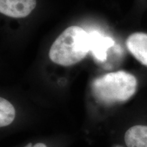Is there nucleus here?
I'll use <instances>...</instances> for the list:
<instances>
[{"instance_id": "obj_1", "label": "nucleus", "mask_w": 147, "mask_h": 147, "mask_svg": "<svg viewBox=\"0 0 147 147\" xmlns=\"http://www.w3.org/2000/svg\"><path fill=\"white\" fill-rule=\"evenodd\" d=\"M137 87L136 78L123 70L106 74L95 79L91 84L93 95L97 102L105 105L129 100L136 93Z\"/></svg>"}, {"instance_id": "obj_2", "label": "nucleus", "mask_w": 147, "mask_h": 147, "mask_svg": "<svg viewBox=\"0 0 147 147\" xmlns=\"http://www.w3.org/2000/svg\"><path fill=\"white\" fill-rule=\"evenodd\" d=\"M90 51L89 35L79 26H70L55 40L49 51V58L57 65H75Z\"/></svg>"}, {"instance_id": "obj_3", "label": "nucleus", "mask_w": 147, "mask_h": 147, "mask_svg": "<svg viewBox=\"0 0 147 147\" xmlns=\"http://www.w3.org/2000/svg\"><path fill=\"white\" fill-rule=\"evenodd\" d=\"M36 6V0H0L1 13L12 18L26 17Z\"/></svg>"}, {"instance_id": "obj_4", "label": "nucleus", "mask_w": 147, "mask_h": 147, "mask_svg": "<svg viewBox=\"0 0 147 147\" xmlns=\"http://www.w3.org/2000/svg\"><path fill=\"white\" fill-rule=\"evenodd\" d=\"M128 51L140 63L147 66V34L136 32L126 40Z\"/></svg>"}, {"instance_id": "obj_5", "label": "nucleus", "mask_w": 147, "mask_h": 147, "mask_svg": "<svg viewBox=\"0 0 147 147\" xmlns=\"http://www.w3.org/2000/svg\"><path fill=\"white\" fill-rule=\"evenodd\" d=\"M90 51L99 61H104L107 57V51L115 44L111 38L104 36L97 32L89 33Z\"/></svg>"}, {"instance_id": "obj_6", "label": "nucleus", "mask_w": 147, "mask_h": 147, "mask_svg": "<svg viewBox=\"0 0 147 147\" xmlns=\"http://www.w3.org/2000/svg\"><path fill=\"white\" fill-rule=\"evenodd\" d=\"M124 140L127 147H147V125L130 127L125 134Z\"/></svg>"}, {"instance_id": "obj_7", "label": "nucleus", "mask_w": 147, "mask_h": 147, "mask_svg": "<svg viewBox=\"0 0 147 147\" xmlns=\"http://www.w3.org/2000/svg\"><path fill=\"white\" fill-rule=\"evenodd\" d=\"M15 109L10 102L0 98V126H8L13 122L15 118Z\"/></svg>"}, {"instance_id": "obj_8", "label": "nucleus", "mask_w": 147, "mask_h": 147, "mask_svg": "<svg viewBox=\"0 0 147 147\" xmlns=\"http://www.w3.org/2000/svg\"><path fill=\"white\" fill-rule=\"evenodd\" d=\"M25 147H47V146L46 144H43V143L38 142L35 145H33L32 143H29V144H27Z\"/></svg>"}]
</instances>
